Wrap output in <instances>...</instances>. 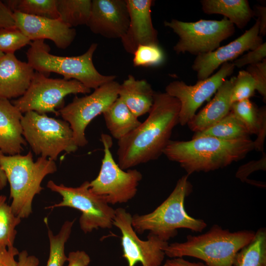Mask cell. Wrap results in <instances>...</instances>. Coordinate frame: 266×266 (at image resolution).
Masks as SVG:
<instances>
[{
  "mask_svg": "<svg viewBox=\"0 0 266 266\" xmlns=\"http://www.w3.org/2000/svg\"><path fill=\"white\" fill-rule=\"evenodd\" d=\"M179 101L166 92H156L147 118L118 141V165L129 169L158 159L179 124Z\"/></svg>",
  "mask_w": 266,
  "mask_h": 266,
  "instance_id": "6da1fadb",
  "label": "cell"
},
{
  "mask_svg": "<svg viewBox=\"0 0 266 266\" xmlns=\"http://www.w3.org/2000/svg\"><path fill=\"white\" fill-rule=\"evenodd\" d=\"M254 149L250 137L227 140L200 136L189 141L170 140L163 154L179 163L190 175L226 167L244 159Z\"/></svg>",
  "mask_w": 266,
  "mask_h": 266,
  "instance_id": "7a4b0ae2",
  "label": "cell"
},
{
  "mask_svg": "<svg viewBox=\"0 0 266 266\" xmlns=\"http://www.w3.org/2000/svg\"><path fill=\"white\" fill-rule=\"evenodd\" d=\"M0 167L9 183L14 213L21 219L28 218L33 212L34 197L43 189V179L57 170L55 161L40 156L34 162L31 151L25 155L1 153Z\"/></svg>",
  "mask_w": 266,
  "mask_h": 266,
  "instance_id": "3957f363",
  "label": "cell"
},
{
  "mask_svg": "<svg viewBox=\"0 0 266 266\" xmlns=\"http://www.w3.org/2000/svg\"><path fill=\"white\" fill-rule=\"evenodd\" d=\"M255 233L250 230L232 232L215 224L203 234L188 235L184 242L168 244L164 251L169 258L195 257L208 266H233L236 253L252 241Z\"/></svg>",
  "mask_w": 266,
  "mask_h": 266,
  "instance_id": "277c9868",
  "label": "cell"
},
{
  "mask_svg": "<svg viewBox=\"0 0 266 266\" xmlns=\"http://www.w3.org/2000/svg\"><path fill=\"white\" fill-rule=\"evenodd\" d=\"M189 176H182L169 196L152 212L132 216V226L136 233L141 234L149 231L167 241L177 235L179 229L201 232L206 227L203 220L191 217L185 210V198L193 191Z\"/></svg>",
  "mask_w": 266,
  "mask_h": 266,
  "instance_id": "5b68a950",
  "label": "cell"
},
{
  "mask_svg": "<svg viewBox=\"0 0 266 266\" xmlns=\"http://www.w3.org/2000/svg\"><path fill=\"white\" fill-rule=\"evenodd\" d=\"M98 44L93 43L87 51L77 56L63 57L52 55L44 40H34L26 52L28 63L36 71L44 74L54 72L66 80L74 79L89 89L94 90L115 80V75H105L95 67L93 57Z\"/></svg>",
  "mask_w": 266,
  "mask_h": 266,
  "instance_id": "8992f818",
  "label": "cell"
},
{
  "mask_svg": "<svg viewBox=\"0 0 266 266\" xmlns=\"http://www.w3.org/2000/svg\"><path fill=\"white\" fill-rule=\"evenodd\" d=\"M23 136L36 155L56 161L62 152H75L72 131L66 121L30 111L21 120Z\"/></svg>",
  "mask_w": 266,
  "mask_h": 266,
  "instance_id": "52a82bcc",
  "label": "cell"
},
{
  "mask_svg": "<svg viewBox=\"0 0 266 266\" xmlns=\"http://www.w3.org/2000/svg\"><path fill=\"white\" fill-rule=\"evenodd\" d=\"M89 183L86 181L77 187L58 185L52 180L47 184L48 189L61 196L62 200L46 208L68 207L79 210V225L85 233L99 228H111L115 211L104 199L91 190Z\"/></svg>",
  "mask_w": 266,
  "mask_h": 266,
  "instance_id": "ba28073f",
  "label": "cell"
},
{
  "mask_svg": "<svg viewBox=\"0 0 266 266\" xmlns=\"http://www.w3.org/2000/svg\"><path fill=\"white\" fill-rule=\"evenodd\" d=\"M100 140L103 146L104 156L99 173L90 182V188L109 204L127 202L136 194L142 175L136 169H129L126 171L120 167L110 151L113 144L110 136L102 133Z\"/></svg>",
  "mask_w": 266,
  "mask_h": 266,
  "instance_id": "9c48e42d",
  "label": "cell"
},
{
  "mask_svg": "<svg viewBox=\"0 0 266 266\" xmlns=\"http://www.w3.org/2000/svg\"><path fill=\"white\" fill-rule=\"evenodd\" d=\"M179 37L173 46L177 54L189 53L198 56L213 51L235 32L234 25L226 18L221 20L200 19L193 22L172 19L164 22Z\"/></svg>",
  "mask_w": 266,
  "mask_h": 266,
  "instance_id": "30bf717a",
  "label": "cell"
},
{
  "mask_svg": "<svg viewBox=\"0 0 266 266\" xmlns=\"http://www.w3.org/2000/svg\"><path fill=\"white\" fill-rule=\"evenodd\" d=\"M91 92L90 89L77 80L50 78L35 71L26 92L12 103L22 113L33 111L40 114L52 113L59 116L57 109L63 105L67 95Z\"/></svg>",
  "mask_w": 266,
  "mask_h": 266,
  "instance_id": "8fae6325",
  "label": "cell"
},
{
  "mask_svg": "<svg viewBox=\"0 0 266 266\" xmlns=\"http://www.w3.org/2000/svg\"><path fill=\"white\" fill-rule=\"evenodd\" d=\"M119 86L115 80L109 82L95 89L89 95L75 97L72 102L59 109V115L69 124L74 141L78 147L87 144V127L118 98Z\"/></svg>",
  "mask_w": 266,
  "mask_h": 266,
  "instance_id": "7c38bea8",
  "label": "cell"
},
{
  "mask_svg": "<svg viewBox=\"0 0 266 266\" xmlns=\"http://www.w3.org/2000/svg\"><path fill=\"white\" fill-rule=\"evenodd\" d=\"M132 221V216L125 209H115L113 225L121 232L123 257L128 266H134L138 263L142 266H160L165 256L164 250L168 243L150 233L147 240H141L134 231Z\"/></svg>",
  "mask_w": 266,
  "mask_h": 266,
  "instance_id": "4fadbf2b",
  "label": "cell"
},
{
  "mask_svg": "<svg viewBox=\"0 0 266 266\" xmlns=\"http://www.w3.org/2000/svg\"><path fill=\"white\" fill-rule=\"evenodd\" d=\"M233 63L223 64L213 75L198 81L193 85H189L183 81H173L165 89V92L177 99L180 103L179 123L181 126L187 125L196 114L198 109L212 95L231 75L234 69Z\"/></svg>",
  "mask_w": 266,
  "mask_h": 266,
  "instance_id": "5bb4252c",
  "label": "cell"
},
{
  "mask_svg": "<svg viewBox=\"0 0 266 266\" xmlns=\"http://www.w3.org/2000/svg\"><path fill=\"white\" fill-rule=\"evenodd\" d=\"M263 42L257 19L251 28L235 40L213 51L197 56L192 69L197 72L198 80H204L223 64L236 60L245 52L255 49Z\"/></svg>",
  "mask_w": 266,
  "mask_h": 266,
  "instance_id": "9a60e30c",
  "label": "cell"
},
{
  "mask_svg": "<svg viewBox=\"0 0 266 266\" xmlns=\"http://www.w3.org/2000/svg\"><path fill=\"white\" fill-rule=\"evenodd\" d=\"M126 0H93L87 26L94 33L107 38H121L129 27Z\"/></svg>",
  "mask_w": 266,
  "mask_h": 266,
  "instance_id": "2e32d148",
  "label": "cell"
},
{
  "mask_svg": "<svg viewBox=\"0 0 266 266\" xmlns=\"http://www.w3.org/2000/svg\"><path fill=\"white\" fill-rule=\"evenodd\" d=\"M130 16L128 28L120 38L125 50L133 54L140 45L159 44L151 17L152 0H126Z\"/></svg>",
  "mask_w": 266,
  "mask_h": 266,
  "instance_id": "e0dca14e",
  "label": "cell"
},
{
  "mask_svg": "<svg viewBox=\"0 0 266 266\" xmlns=\"http://www.w3.org/2000/svg\"><path fill=\"white\" fill-rule=\"evenodd\" d=\"M15 26L31 40L48 39L59 48L65 49L73 41L76 31L60 19L32 16L13 12Z\"/></svg>",
  "mask_w": 266,
  "mask_h": 266,
  "instance_id": "ac0fdd59",
  "label": "cell"
},
{
  "mask_svg": "<svg viewBox=\"0 0 266 266\" xmlns=\"http://www.w3.org/2000/svg\"><path fill=\"white\" fill-rule=\"evenodd\" d=\"M34 72L28 62L20 61L14 54H4L0 58V98L9 100L22 96Z\"/></svg>",
  "mask_w": 266,
  "mask_h": 266,
  "instance_id": "d6986e66",
  "label": "cell"
},
{
  "mask_svg": "<svg viewBox=\"0 0 266 266\" xmlns=\"http://www.w3.org/2000/svg\"><path fill=\"white\" fill-rule=\"evenodd\" d=\"M23 115L9 100L0 98V150L4 154H20L27 143L23 136Z\"/></svg>",
  "mask_w": 266,
  "mask_h": 266,
  "instance_id": "ffe728a7",
  "label": "cell"
},
{
  "mask_svg": "<svg viewBox=\"0 0 266 266\" xmlns=\"http://www.w3.org/2000/svg\"><path fill=\"white\" fill-rule=\"evenodd\" d=\"M234 77L226 79L218 89L212 100L188 123L191 131L195 133L202 132L222 120L230 112Z\"/></svg>",
  "mask_w": 266,
  "mask_h": 266,
  "instance_id": "44dd1931",
  "label": "cell"
},
{
  "mask_svg": "<svg viewBox=\"0 0 266 266\" xmlns=\"http://www.w3.org/2000/svg\"><path fill=\"white\" fill-rule=\"evenodd\" d=\"M155 92L145 79H136L132 75L120 84L118 98L133 115L138 118L150 111Z\"/></svg>",
  "mask_w": 266,
  "mask_h": 266,
  "instance_id": "7402d4cb",
  "label": "cell"
},
{
  "mask_svg": "<svg viewBox=\"0 0 266 266\" xmlns=\"http://www.w3.org/2000/svg\"><path fill=\"white\" fill-rule=\"evenodd\" d=\"M200 3L204 13L222 15L240 29L255 16L247 0H202Z\"/></svg>",
  "mask_w": 266,
  "mask_h": 266,
  "instance_id": "603a6c76",
  "label": "cell"
},
{
  "mask_svg": "<svg viewBox=\"0 0 266 266\" xmlns=\"http://www.w3.org/2000/svg\"><path fill=\"white\" fill-rule=\"evenodd\" d=\"M102 114L107 129L117 141L136 129L141 123L119 98Z\"/></svg>",
  "mask_w": 266,
  "mask_h": 266,
  "instance_id": "cb8c5ba5",
  "label": "cell"
},
{
  "mask_svg": "<svg viewBox=\"0 0 266 266\" xmlns=\"http://www.w3.org/2000/svg\"><path fill=\"white\" fill-rule=\"evenodd\" d=\"M233 266H266V229L259 228L252 241L236 254Z\"/></svg>",
  "mask_w": 266,
  "mask_h": 266,
  "instance_id": "d4e9b609",
  "label": "cell"
},
{
  "mask_svg": "<svg viewBox=\"0 0 266 266\" xmlns=\"http://www.w3.org/2000/svg\"><path fill=\"white\" fill-rule=\"evenodd\" d=\"M60 18L69 28L87 25L90 19L92 0H56Z\"/></svg>",
  "mask_w": 266,
  "mask_h": 266,
  "instance_id": "484cf974",
  "label": "cell"
},
{
  "mask_svg": "<svg viewBox=\"0 0 266 266\" xmlns=\"http://www.w3.org/2000/svg\"><path fill=\"white\" fill-rule=\"evenodd\" d=\"M249 133L242 122L231 111L222 120L193 136H210L222 139H234L249 137Z\"/></svg>",
  "mask_w": 266,
  "mask_h": 266,
  "instance_id": "4316f807",
  "label": "cell"
},
{
  "mask_svg": "<svg viewBox=\"0 0 266 266\" xmlns=\"http://www.w3.org/2000/svg\"><path fill=\"white\" fill-rule=\"evenodd\" d=\"M12 12L46 17L59 18L56 0H9L3 2Z\"/></svg>",
  "mask_w": 266,
  "mask_h": 266,
  "instance_id": "83f0119b",
  "label": "cell"
},
{
  "mask_svg": "<svg viewBox=\"0 0 266 266\" xmlns=\"http://www.w3.org/2000/svg\"><path fill=\"white\" fill-rule=\"evenodd\" d=\"M74 222L75 220L65 221L57 234H54L48 227L50 248L46 266H63L67 262L65 244L70 237Z\"/></svg>",
  "mask_w": 266,
  "mask_h": 266,
  "instance_id": "f1b7e54d",
  "label": "cell"
},
{
  "mask_svg": "<svg viewBox=\"0 0 266 266\" xmlns=\"http://www.w3.org/2000/svg\"><path fill=\"white\" fill-rule=\"evenodd\" d=\"M21 222V218L14 213L7 203L6 197L0 195V246H14L17 233L16 228Z\"/></svg>",
  "mask_w": 266,
  "mask_h": 266,
  "instance_id": "f546056e",
  "label": "cell"
},
{
  "mask_svg": "<svg viewBox=\"0 0 266 266\" xmlns=\"http://www.w3.org/2000/svg\"><path fill=\"white\" fill-rule=\"evenodd\" d=\"M231 111L242 122L250 135L257 134L259 123L258 109L250 99L233 103Z\"/></svg>",
  "mask_w": 266,
  "mask_h": 266,
  "instance_id": "4dcf8cb0",
  "label": "cell"
},
{
  "mask_svg": "<svg viewBox=\"0 0 266 266\" xmlns=\"http://www.w3.org/2000/svg\"><path fill=\"white\" fill-rule=\"evenodd\" d=\"M133 55L134 66H158L162 64L165 59V53L159 44L140 45Z\"/></svg>",
  "mask_w": 266,
  "mask_h": 266,
  "instance_id": "1f68e13d",
  "label": "cell"
},
{
  "mask_svg": "<svg viewBox=\"0 0 266 266\" xmlns=\"http://www.w3.org/2000/svg\"><path fill=\"white\" fill-rule=\"evenodd\" d=\"M31 40L16 27L0 29V51L14 54L21 48L31 44Z\"/></svg>",
  "mask_w": 266,
  "mask_h": 266,
  "instance_id": "d6a6232c",
  "label": "cell"
},
{
  "mask_svg": "<svg viewBox=\"0 0 266 266\" xmlns=\"http://www.w3.org/2000/svg\"><path fill=\"white\" fill-rule=\"evenodd\" d=\"M256 90L255 80L246 70H240L235 76L232 91V103L253 97Z\"/></svg>",
  "mask_w": 266,
  "mask_h": 266,
  "instance_id": "836d02e7",
  "label": "cell"
},
{
  "mask_svg": "<svg viewBox=\"0 0 266 266\" xmlns=\"http://www.w3.org/2000/svg\"><path fill=\"white\" fill-rule=\"evenodd\" d=\"M262 157L257 161H252L240 166L237 170L235 176L242 182H245L249 184L262 187H265L264 183L261 182L249 180L247 177L255 171L266 169V155L263 152Z\"/></svg>",
  "mask_w": 266,
  "mask_h": 266,
  "instance_id": "e575fe53",
  "label": "cell"
},
{
  "mask_svg": "<svg viewBox=\"0 0 266 266\" xmlns=\"http://www.w3.org/2000/svg\"><path fill=\"white\" fill-rule=\"evenodd\" d=\"M246 70L255 80L256 90L263 97V101H266V59L253 65H249Z\"/></svg>",
  "mask_w": 266,
  "mask_h": 266,
  "instance_id": "d590c367",
  "label": "cell"
},
{
  "mask_svg": "<svg viewBox=\"0 0 266 266\" xmlns=\"http://www.w3.org/2000/svg\"><path fill=\"white\" fill-rule=\"evenodd\" d=\"M266 57V42H263L254 50L249 51L233 62L234 66L242 67L246 65L256 64L262 62Z\"/></svg>",
  "mask_w": 266,
  "mask_h": 266,
  "instance_id": "8d00e7d4",
  "label": "cell"
},
{
  "mask_svg": "<svg viewBox=\"0 0 266 266\" xmlns=\"http://www.w3.org/2000/svg\"><path fill=\"white\" fill-rule=\"evenodd\" d=\"M259 123L257 131V137L254 141V149L264 152V146L266 136V108L263 106L258 109Z\"/></svg>",
  "mask_w": 266,
  "mask_h": 266,
  "instance_id": "74e56055",
  "label": "cell"
},
{
  "mask_svg": "<svg viewBox=\"0 0 266 266\" xmlns=\"http://www.w3.org/2000/svg\"><path fill=\"white\" fill-rule=\"evenodd\" d=\"M19 254L18 250L14 246H0V266H17L15 257Z\"/></svg>",
  "mask_w": 266,
  "mask_h": 266,
  "instance_id": "f35d334b",
  "label": "cell"
},
{
  "mask_svg": "<svg viewBox=\"0 0 266 266\" xmlns=\"http://www.w3.org/2000/svg\"><path fill=\"white\" fill-rule=\"evenodd\" d=\"M67 262L68 264L66 266H88L91 259L85 251L77 250L69 253Z\"/></svg>",
  "mask_w": 266,
  "mask_h": 266,
  "instance_id": "ab89813d",
  "label": "cell"
},
{
  "mask_svg": "<svg viewBox=\"0 0 266 266\" xmlns=\"http://www.w3.org/2000/svg\"><path fill=\"white\" fill-rule=\"evenodd\" d=\"M15 26L13 12L0 0V29Z\"/></svg>",
  "mask_w": 266,
  "mask_h": 266,
  "instance_id": "60d3db41",
  "label": "cell"
},
{
  "mask_svg": "<svg viewBox=\"0 0 266 266\" xmlns=\"http://www.w3.org/2000/svg\"><path fill=\"white\" fill-rule=\"evenodd\" d=\"M255 16L258 17L259 23V35L264 36L266 34V7L263 5H257L253 10Z\"/></svg>",
  "mask_w": 266,
  "mask_h": 266,
  "instance_id": "b9f144b4",
  "label": "cell"
},
{
  "mask_svg": "<svg viewBox=\"0 0 266 266\" xmlns=\"http://www.w3.org/2000/svg\"><path fill=\"white\" fill-rule=\"evenodd\" d=\"M38 259L33 255H29L26 250L22 251L18 255L17 266H38Z\"/></svg>",
  "mask_w": 266,
  "mask_h": 266,
  "instance_id": "7bdbcfd3",
  "label": "cell"
},
{
  "mask_svg": "<svg viewBox=\"0 0 266 266\" xmlns=\"http://www.w3.org/2000/svg\"><path fill=\"white\" fill-rule=\"evenodd\" d=\"M163 266H208L201 262H191L182 257L173 258L167 260Z\"/></svg>",
  "mask_w": 266,
  "mask_h": 266,
  "instance_id": "ee69618b",
  "label": "cell"
},
{
  "mask_svg": "<svg viewBox=\"0 0 266 266\" xmlns=\"http://www.w3.org/2000/svg\"><path fill=\"white\" fill-rule=\"evenodd\" d=\"M2 153L0 150V154ZM7 180L3 170L0 167V191L4 189L6 186Z\"/></svg>",
  "mask_w": 266,
  "mask_h": 266,
  "instance_id": "f6af8a7d",
  "label": "cell"
},
{
  "mask_svg": "<svg viewBox=\"0 0 266 266\" xmlns=\"http://www.w3.org/2000/svg\"><path fill=\"white\" fill-rule=\"evenodd\" d=\"M4 55V53H3L1 52V51H0V58L1 57H2Z\"/></svg>",
  "mask_w": 266,
  "mask_h": 266,
  "instance_id": "bcb514c9",
  "label": "cell"
}]
</instances>
